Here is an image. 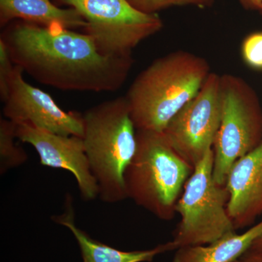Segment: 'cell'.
<instances>
[{
    "mask_svg": "<svg viewBox=\"0 0 262 262\" xmlns=\"http://www.w3.org/2000/svg\"><path fill=\"white\" fill-rule=\"evenodd\" d=\"M136 154L125 170L127 198L164 220L173 218L179 194L194 167L163 132L136 130Z\"/></svg>",
    "mask_w": 262,
    "mask_h": 262,
    "instance_id": "obj_4",
    "label": "cell"
},
{
    "mask_svg": "<svg viewBox=\"0 0 262 262\" xmlns=\"http://www.w3.org/2000/svg\"><path fill=\"white\" fill-rule=\"evenodd\" d=\"M233 262H262V251L251 248Z\"/></svg>",
    "mask_w": 262,
    "mask_h": 262,
    "instance_id": "obj_19",
    "label": "cell"
},
{
    "mask_svg": "<svg viewBox=\"0 0 262 262\" xmlns=\"http://www.w3.org/2000/svg\"><path fill=\"white\" fill-rule=\"evenodd\" d=\"M225 186L227 212L235 228L248 225L262 211V140L234 163Z\"/></svg>",
    "mask_w": 262,
    "mask_h": 262,
    "instance_id": "obj_11",
    "label": "cell"
},
{
    "mask_svg": "<svg viewBox=\"0 0 262 262\" xmlns=\"http://www.w3.org/2000/svg\"><path fill=\"white\" fill-rule=\"evenodd\" d=\"M211 72L208 62L190 52H171L155 60L136 77L125 96L136 130L163 132Z\"/></svg>",
    "mask_w": 262,
    "mask_h": 262,
    "instance_id": "obj_2",
    "label": "cell"
},
{
    "mask_svg": "<svg viewBox=\"0 0 262 262\" xmlns=\"http://www.w3.org/2000/svg\"><path fill=\"white\" fill-rule=\"evenodd\" d=\"M221 75L211 72L198 94L163 131L174 150L192 166L213 149L222 120Z\"/></svg>",
    "mask_w": 262,
    "mask_h": 262,
    "instance_id": "obj_8",
    "label": "cell"
},
{
    "mask_svg": "<svg viewBox=\"0 0 262 262\" xmlns=\"http://www.w3.org/2000/svg\"><path fill=\"white\" fill-rule=\"evenodd\" d=\"M82 140L100 199L107 203L126 199L124 177L137 148L136 129L126 98L96 105L82 115Z\"/></svg>",
    "mask_w": 262,
    "mask_h": 262,
    "instance_id": "obj_3",
    "label": "cell"
},
{
    "mask_svg": "<svg viewBox=\"0 0 262 262\" xmlns=\"http://www.w3.org/2000/svg\"><path fill=\"white\" fill-rule=\"evenodd\" d=\"M251 248H254V249L261 250V251H262V237L258 239V241H256Z\"/></svg>",
    "mask_w": 262,
    "mask_h": 262,
    "instance_id": "obj_21",
    "label": "cell"
},
{
    "mask_svg": "<svg viewBox=\"0 0 262 262\" xmlns=\"http://www.w3.org/2000/svg\"><path fill=\"white\" fill-rule=\"evenodd\" d=\"M23 74L22 69L15 66L9 93L3 102L5 118L58 135L82 138V115L62 110L51 95L26 82Z\"/></svg>",
    "mask_w": 262,
    "mask_h": 262,
    "instance_id": "obj_9",
    "label": "cell"
},
{
    "mask_svg": "<svg viewBox=\"0 0 262 262\" xmlns=\"http://www.w3.org/2000/svg\"><path fill=\"white\" fill-rule=\"evenodd\" d=\"M18 123L0 118V174L23 165L28 160L25 150L15 143Z\"/></svg>",
    "mask_w": 262,
    "mask_h": 262,
    "instance_id": "obj_15",
    "label": "cell"
},
{
    "mask_svg": "<svg viewBox=\"0 0 262 262\" xmlns=\"http://www.w3.org/2000/svg\"><path fill=\"white\" fill-rule=\"evenodd\" d=\"M68 211L56 216L55 222L68 228L80 247L82 262H151L157 255L176 250L172 241L143 251H123L94 239L77 227L72 206Z\"/></svg>",
    "mask_w": 262,
    "mask_h": 262,
    "instance_id": "obj_13",
    "label": "cell"
},
{
    "mask_svg": "<svg viewBox=\"0 0 262 262\" xmlns=\"http://www.w3.org/2000/svg\"><path fill=\"white\" fill-rule=\"evenodd\" d=\"M16 134L18 140L34 148L43 166L63 169L73 174L84 201L99 196V188L91 171L82 137L58 135L27 123H18Z\"/></svg>",
    "mask_w": 262,
    "mask_h": 262,
    "instance_id": "obj_10",
    "label": "cell"
},
{
    "mask_svg": "<svg viewBox=\"0 0 262 262\" xmlns=\"http://www.w3.org/2000/svg\"><path fill=\"white\" fill-rule=\"evenodd\" d=\"M60 1L80 13L87 23L86 34L106 56H132L134 48L163 27L158 13H143L128 0Z\"/></svg>",
    "mask_w": 262,
    "mask_h": 262,
    "instance_id": "obj_7",
    "label": "cell"
},
{
    "mask_svg": "<svg viewBox=\"0 0 262 262\" xmlns=\"http://www.w3.org/2000/svg\"><path fill=\"white\" fill-rule=\"evenodd\" d=\"M136 9L143 13L155 14L160 10L175 6L193 5L200 8H208L213 4V0H128Z\"/></svg>",
    "mask_w": 262,
    "mask_h": 262,
    "instance_id": "obj_16",
    "label": "cell"
},
{
    "mask_svg": "<svg viewBox=\"0 0 262 262\" xmlns=\"http://www.w3.org/2000/svg\"><path fill=\"white\" fill-rule=\"evenodd\" d=\"M222 120L213 150V177L225 185L229 171L239 158L262 140V121L247 84L238 76L221 75Z\"/></svg>",
    "mask_w": 262,
    "mask_h": 262,
    "instance_id": "obj_6",
    "label": "cell"
},
{
    "mask_svg": "<svg viewBox=\"0 0 262 262\" xmlns=\"http://www.w3.org/2000/svg\"><path fill=\"white\" fill-rule=\"evenodd\" d=\"M15 66L5 43L0 39V98L3 102L8 96Z\"/></svg>",
    "mask_w": 262,
    "mask_h": 262,
    "instance_id": "obj_17",
    "label": "cell"
},
{
    "mask_svg": "<svg viewBox=\"0 0 262 262\" xmlns=\"http://www.w3.org/2000/svg\"><path fill=\"white\" fill-rule=\"evenodd\" d=\"M242 54L245 61L250 67L262 69V32L255 33L245 39Z\"/></svg>",
    "mask_w": 262,
    "mask_h": 262,
    "instance_id": "obj_18",
    "label": "cell"
},
{
    "mask_svg": "<svg viewBox=\"0 0 262 262\" xmlns=\"http://www.w3.org/2000/svg\"><path fill=\"white\" fill-rule=\"evenodd\" d=\"M0 39L15 66L39 83L62 91H116L134 65L132 56H106L89 34L59 26L21 20L5 29Z\"/></svg>",
    "mask_w": 262,
    "mask_h": 262,
    "instance_id": "obj_1",
    "label": "cell"
},
{
    "mask_svg": "<svg viewBox=\"0 0 262 262\" xmlns=\"http://www.w3.org/2000/svg\"><path fill=\"white\" fill-rule=\"evenodd\" d=\"M262 237V221L243 234H229L212 244L177 249L173 262H233Z\"/></svg>",
    "mask_w": 262,
    "mask_h": 262,
    "instance_id": "obj_14",
    "label": "cell"
},
{
    "mask_svg": "<svg viewBox=\"0 0 262 262\" xmlns=\"http://www.w3.org/2000/svg\"><path fill=\"white\" fill-rule=\"evenodd\" d=\"M14 19L42 27L86 29L87 23L74 8H61L51 0H0V21L5 26Z\"/></svg>",
    "mask_w": 262,
    "mask_h": 262,
    "instance_id": "obj_12",
    "label": "cell"
},
{
    "mask_svg": "<svg viewBox=\"0 0 262 262\" xmlns=\"http://www.w3.org/2000/svg\"><path fill=\"white\" fill-rule=\"evenodd\" d=\"M214 153L211 149L195 166L186 182L176 212L181 222L174 234L176 250L212 244L234 233L235 226L227 212L229 193L213 177Z\"/></svg>",
    "mask_w": 262,
    "mask_h": 262,
    "instance_id": "obj_5",
    "label": "cell"
},
{
    "mask_svg": "<svg viewBox=\"0 0 262 262\" xmlns=\"http://www.w3.org/2000/svg\"><path fill=\"white\" fill-rule=\"evenodd\" d=\"M241 3L248 8H255L262 11V0H241Z\"/></svg>",
    "mask_w": 262,
    "mask_h": 262,
    "instance_id": "obj_20",
    "label": "cell"
}]
</instances>
